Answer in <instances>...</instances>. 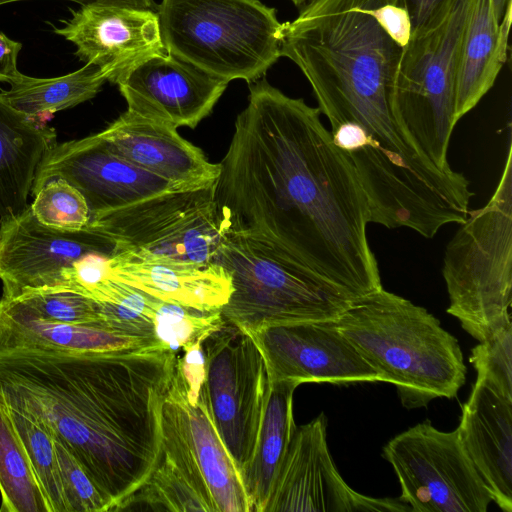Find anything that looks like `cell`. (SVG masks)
Instances as JSON below:
<instances>
[{
	"label": "cell",
	"instance_id": "1",
	"mask_svg": "<svg viewBox=\"0 0 512 512\" xmlns=\"http://www.w3.org/2000/svg\"><path fill=\"white\" fill-rule=\"evenodd\" d=\"M249 91L213 187L222 236L268 243L354 298L382 288L366 195L320 110L262 78Z\"/></svg>",
	"mask_w": 512,
	"mask_h": 512
},
{
	"label": "cell",
	"instance_id": "2",
	"mask_svg": "<svg viewBox=\"0 0 512 512\" xmlns=\"http://www.w3.org/2000/svg\"><path fill=\"white\" fill-rule=\"evenodd\" d=\"M176 358L161 347H0V403L34 417L72 453L110 511H119L157 464Z\"/></svg>",
	"mask_w": 512,
	"mask_h": 512
},
{
	"label": "cell",
	"instance_id": "3",
	"mask_svg": "<svg viewBox=\"0 0 512 512\" xmlns=\"http://www.w3.org/2000/svg\"><path fill=\"white\" fill-rule=\"evenodd\" d=\"M391 1L312 0L283 23L281 56L299 67L328 119L394 107L403 46L379 16Z\"/></svg>",
	"mask_w": 512,
	"mask_h": 512
},
{
	"label": "cell",
	"instance_id": "4",
	"mask_svg": "<svg viewBox=\"0 0 512 512\" xmlns=\"http://www.w3.org/2000/svg\"><path fill=\"white\" fill-rule=\"evenodd\" d=\"M336 323L407 409L453 398L465 384L458 340L425 308L383 287L354 299Z\"/></svg>",
	"mask_w": 512,
	"mask_h": 512
},
{
	"label": "cell",
	"instance_id": "5",
	"mask_svg": "<svg viewBox=\"0 0 512 512\" xmlns=\"http://www.w3.org/2000/svg\"><path fill=\"white\" fill-rule=\"evenodd\" d=\"M213 262L232 277L233 292L222 316L247 334L270 325L335 320L356 299L286 252L254 238L223 236Z\"/></svg>",
	"mask_w": 512,
	"mask_h": 512
},
{
	"label": "cell",
	"instance_id": "6",
	"mask_svg": "<svg viewBox=\"0 0 512 512\" xmlns=\"http://www.w3.org/2000/svg\"><path fill=\"white\" fill-rule=\"evenodd\" d=\"M165 50L228 82L258 81L281 57L283 23L259 0H162Z\"/></svg>",
	"mask_w": 512,
	"mask_h": 512
},
{
	"label": "cell",
	"instance_id": "7",
	"mask_svg": "<svg viewBox=\"0 0 512 512\" xmlns=\"http://www.w3.org/2000/svg\"><path fill=\"white\" fill-rule=\"evenodd\" d=\"M446 247L442 274L449 307L474 339L488 338L511 321L512 146L488 203L468 214Z\"/></svg>",
	"mask_w": 512,
	"mask_h": 512
},
{
	"label": "cell",
	"instance_id": "8",
	"mask_svg": "<svg viewBox=\"0 0 512 512\" xmlns=\"http://www.w3.org/2000/svg\"><path fill=\"white\" fill-rule=\"evenodd\" d=\"M475 0H452L434 24L411 32L395 84L394 111L402 129L432 166L454 170L448 147L455 125V79L459 50Z\"/></svg>",
	"mask_w": 512,
	"mask_h": 512
},
{
	"label": "cell",
	"instance_id": "9",
	"mask_svg": "<svg viewBox=\"0 0 512 512\" xmlns=\"http://www.w3.org/2000/svg\"><path fill=\"white\" fill-rule=\"evenodd\" d=\"M213 187L155 196L93 219L87 227L112 246L111 253L172 264H208L223 238Z\"/></svg>",
	"mask_w": 512,
	"mask_h": 512
},
{
	"label": "cell",
	"instance_id": "10",
	"mask_svg": "<svg viewBox=\"0 0 512 512\" xmlns=\"http://www.w3.org/2000/svg\"><path fill=\"white\" fill-rule=\"evenodd\" d=\"M414 512H486L492 498L468 458L457 429L440 431L429 420L389 440L382 449Z\"/></svg>",
	"mask_w": 512,
	"mask_h": 512
},
{
	"label": "cell",
	"instance_id": "11",
	"mask_svg": "<svg viewBox=\"0 0 512 512\" xmlns=\"http://www.w3.org/2000/svg\"><path fill=\"white\" fill-rule=\"evenodd\" d=\"M203 349L209 410L241 473L252 458L269 390L264 359L252 337L229 323Z\"/></svg>",
	"mask_w": 512,
	"mask_h": 512
},
{
	"label": "cell",
	"instance_id": "12",
	"mask_svg": "<svg viewBox=\"0 0 512 512\" xmlns=\"http://www.w3.org/2000/svg\"><path fill=\"white\" fill-rule=\"evenodd\" d=\"M401 512L400 499L373 498L353 490L341 477L327 444L324 413L297 426L279 466L263 512Z\"/></svg>",
	"mask_w": 512,
	"mask_h": 512
},
{
	"label": "cell",
	"instance_id": "13",
	"mask_svg": "<svg viewBox=\"0 0 512 512\" xmlns=\"http://www.w3.org/2000/svg\"><path fill=\"white\" fill-rule=\"evenodd\" d=\"M58 178L83 195L90 221L155 196L183 191L120 157L98 133L52 144L37 168L31 194Z\"/></svg>",
	"mask_w": 512,
	"mask_h": 512
},
{
	"label": "cell",
	"instance_id": "14",
	"mask_svg": "<svg viewBox=\"0 0 512 512\" xmlns=\"http://www.w3.org/2000/svg\"><path fill=\"white\" fill-rule=\"evenodd\" d=\"M112 246L88 227L62 231L40 223L30 205L20 215L0 219L2 297L28 289H69L76 262L90 254L110 255Z\"/></svg>",
	"mask_w": 512,
	"mask_h": 512
},
{
	"label": "cell",
	"instance_id": "15",
	"mask_svg": "<svg viewBox=\"0 0 512 512\" xmlns=\"http://www.w3.org/2000/svg\"><path fill=\"white\" fill-rule=\"evenodd\" d=\"M249 335L263 356L269 382L348 385L380 381L336 319L270 325Z\"/></svg>",
	"mask_w": 512,
	"mask_h": 512
},
{
	"label": "cell",
	"instance_id": "16",
	"mask_svg": "<svg viewBox=\"0 0 512 512\" xmlns=\"http://www.w3.org/2000/svg\"><path fill=\"white\" fill-rule=\"evenodd\" d=\"M228 81L166 50L137 63L116 81L128 111L175 128H195L213 110Z\"/></svg>",
	"mask_w": 512,
	"mask_h": 512
},
{
	"label": "cell",
	"instance_id": "17",
	"mask_svg": "<svg viewBox=\"0 0 512 512\" xmlns=\"http://www.w3.org/2000/svg\"><path fill=\"white\" fill-rule=\"evenodd\" d=\"M71 13L53 31L72 42L75 55L99 67L111 83L140 61L165 50L154 10L93 2Z\"/></svg>",
	"mask_w": 512,
	"mask_h": 512
},
{
	"label": "cell",
	"instance_id": "18",
	"mask_svg": "<svg viewBox=\"0 0 512 512\" xmlns=\"http://www.w3.org/2000/svg\"><path fill=\"white\" fill-rule=\"evenodd\" d=\"M98 135L123 159L182 190L211 186L220 173V164L211 163L177 128L128 110Z\"/></svg>",
	"mask_w": 512,
	"mask_h": 512
},
{
	"label": "cell",
	"instance_id": "19",
	"mask_svg": "<svg viewBox=\"0 0 512 512\" xmlns=\"http://www.w3.org/2000/svg\"><path fill=\"white\" fill-rule=\"evenodd\" d=\"M457 432L492 501L512 511V400L476 379Z\"/></svg>",
	"mask_w": 512,
	"mask_h": 512
},
{
	"label": "cell",
	"instance_id": "20",
	"mask_svg": "<svg viewBox=\"0 0 512 512\" xmlns=\"http://www.w3.org/2000/svg\"><path fill=\"white\" fill-rule=\"evenodd\" d=\"M107 278L159 300L201 310L222 309L233 292L231 274L216 262L172 264L111 253Z\"/></svg>",
	"mask_w": 512,
	"mask_h": 512
},
{
	"label": "cell",
	"instance_id": "21",
	"mask_svg": "<svg viewBox=\"0 0 512 512\" xmlns=\"http://www.w3.org/2000/svg\"><path fill=\"white\" fill-rule=\"evenodd\" d=\"M0 347L86 353L161 346L155 341L107 326L75 325L43 319L18 300L1 297Z\"/></svg>",
	"mask_w": 512,
	"mask_h": 512
},
{
	"label": "cell",
	"instance_id": "22",
	"mask_svg": "<svg viewBox=\"0 0 512 512\" xmlns=\"http://www.w3.org/2000/svg\"><path fill=\"white\" fill-rule=\"evenodd\" d=\"M508 6L501 21L491 0H475L462 38L455 79V120L472 110L494 85L506 63L511 24Z\"/></svg>",
	"mask_w": 512,
	"mask_h": 512
},
{
	"label": "cell",
	"instance_id": "23",
	"mask_svg": "<svg viewBox=\"0 0 512 512\" xmlns=\"http://www.w3.org/2000/svg\"><path fill=\"white\" fill-rule=\"evenodd\" d=\"M172 379L177 386L190 447L217 512H252L241 473L213 422L204 383L197 402L192 405L177 359Z\"/></svg>",
	"mask_w": 512,
	"mask_h": 512
},
{
	"label": "cell",
	"instance_id": "24",
	"mask_svg": "<svg viewBox=\"0 0 512 512\" xmlns=\"http://www.w3.org/2000/svg\"><path fill=\"white\" fill-rule=\"evenodd\" d=\"M56 136L55 129L35 123L0 93V219L29 207L37 168Z\"/></svg>",
	"mask_w": 512,
	"mask_h": 512
},
{
	"label": "cell",
	"instance_id": "25",
	"mask_svg": "<svg viewBox=\"0 0 512 512\" xmlns=\"http://www.w3.org/2000/svg\"><path fill=\"white\" fill-rule=\"evenodd\" d=\"M301 385L295 380L269 382L255 449L241 472L252 512H263L276 474L296 429L293 394Z\"/></svg>",
	"mask_w": 512,
	"mask_h": 512
},
{
	"label": "cell",
	"instance_id": "26",
	"mask_svg": "<svg viewBox=\"0 0 512 512\" xmlns=\"http://www.w3.org/2000/svg\"><path fill=\"white\" fill-rule=\"evenodd\" d=\"M107 81L104 72L93 64L63 76L35 78L20 74L1 92L17 110L30 118L51 115L92 99Z\"/></svg>",
	"mask_w": 512,
	"mask_h": 512
},
{
	"label": "cell",
	"instance_id": "27",
	"mask_svg": "<svg viewBox=\"0 0 512 512\" xmlns=\"http://www.w3.org/2000/svg\"><path fill=\"white\" fill-rule=\"evenodd\" d=\"M0 512H51L10 418L0 404Z\"/></svg>",
	"mask_w": 512,
	"mask_h": 512
},
{
	"label": "cell",
	"instance_id": "28",
	"mask_svg": "<svg viewBox=\"0 0 512 512\" xmlns=\"http://www.w3.org/2000/svg\"><path fill=\"white\" fill-rule=\"evenodd\" d=\"M1 405L20 438L49 503L51 512H67L52 436L31 415L24 411Z\"/></svg>",
	"mask_w": 512,
	"mask_h": 512
},
{
	"label": "cell",
	"instance_id": "29",
	"mask_svg": "<svg viewBox=\"0 0 512 512\" xmlns=\"http://www.w3.org/2000/svg\"><path fill=\"white\" fill-rule=\"evenodd\" d=\"M152 321L160 346L174 353L203 343L226 323L221 309L201 310L162 300L156 306Z\"/></svg>",
	"mask_w": 512,
	"mask_h": 512
},
{
	"label": "cell",
	"instance_id": "30",
	"mask_svg": "<svg viewBox=\"0 0 512 512\" xmlns=\"http://www.w3.org/2000/svg\"><path fill=\"white\" fill-rule=\"evenodd\" d=\"M13 299L39 317L51 321L110 327L100 305L92 298L69 289H28Z\"/></svg>",
	"mask_w": 512,
	"mask_h": 512
},
{
	"label": "cell",
	"instance_id": "31",
	"mask_svg": "<svg viewBox=\"0 0 512 512\" xmlns=\"http://www.w3.org/2000/svg\"><path fill=\"white\" fill-rule=\"evenodd\" d=\"M30 209L40 223L62 231H81L91 218L83 195L61 178L48 181L34 195Z\"/></svg>",
	"mask_w": 512,
	"mask_h": 512
},
{
	"label": "cell",
	"instance_id": "32",
	"mask_svg": "<svg viewBox=\"0 0 512 512\" xmlns=\"http://www.w3.org/2000/svg\"><path fill=\"white\" fill-rule=\"evenodd\" d=\"M477 378L512 400V323L511 321L480 341L469 357Z\"/></svg>",
	"mask_w": 512,
	"mask_h": 512
},
{
	"label": "cell",
	"instance_id": "33",
	"mask_svg": "<svg viewBox=\"0 0 512 512\" xmlns=\"http://www.w3.org/2000/svg\"><path fill=\"white\" fill-rule=\"evenodd\" d=\"M54 444L66 511H110V505L72 453L57 440Z\"/></svg>",
	"mask_w": 512,
	"mask_h": 512
},
{
	"label": "cell",
	"instance_id": "34",
	"mask_svg": "<svg viewBox=\"0 0 512 512\" xmlns=\"http://www.w3.org/2000/svg\"><path fill=\"white\" fill-rule=\"evenodd\" d=\"M182 357H177L182 374L187 384V398L195 404L206 377V361L203 343L198 342L183 350Z\"/></svg>",
	"mask_w": 512,
	"mask_h": 512
},
{
	"label": "cell",
	"instance_id": "35",
	"mask_svg": "<svg viewBox=\"0 0 512 512\" xmlns=\"http://www.w3.org/2000/svg\"><path fill=\"white\" fill-rule=\"evenodd\" d=\"M452 0H398L407 11L411 21V32L434 24L447 11Z\"/></svg>",
	"mask_w": 512,
	"mask_h": 512
},
{
	"label": "cell",
	"instance_id": "36",
	"mask_svg": "<svg viewBox=\"0 0 512 512\" xmlns=\"http://www.w3.org/2000/svg\"><path fill=\"white\" fill-rule=\"evenodd\" d=\"M22 44L0 32V82L10 83L21 72L17 68L18 54Z\"/></svg>",
	"mask_w": 512,
	"mask_h": 512
},
{
	"label": "cell",
	"instance_id": "37",
	"mask_svg": "<svg viewBox=\"0 0 512 512\" xmlns=\"http://www.w3.org/2000/svg\"><path fill=\"white\" fill-rule=\"evenodd\" d=\"M19 1H26V0H0V6L13 3V2H19ZM65 1H72L75 3H78L80 5H85L93 2H110L122 6H128L133 8H139V9H148V10H154L156 11V5L152 0H65Z\"/></svg>",
	"mask_w": 512,
	"mask_h": 512
},
{
	"label": "cell",
	"instance_id": "38",
	"mask_svg": "<svg viewBox=\"0 0 512 512\" xmlns=\"http://www.w3.org/2000/svg\"><path fill=\"white\" fill-rule=\"evenodd\" d=\"M491 1L493 4V7H494L496 17L499 21H501L506 12V9L508 8L509 5L512 4V0H491Z\"/></svg>",
	"mask_w": 512,
	"mask_h": 512
},
{
	"label": "cell",
	"instance_id": "39",
	"mask_svg": "<svg viewBox=\"0 0 512 512\" xmlns=\"http://www.w3.org/2000/svg\"><path fill=\"white\" fill-rule=\"evenodd\" d=\"M295 6L302 7L312 0H291Z\"/></svg>",
	"mask_w": 512,
	"mask_h": 512
}]
</instances>
